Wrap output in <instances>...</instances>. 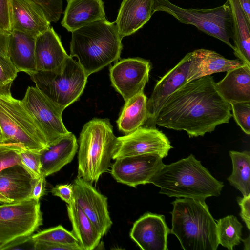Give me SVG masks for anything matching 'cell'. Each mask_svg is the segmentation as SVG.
Returning <instances> with one entry per match:
<instances>
[{
    "instance_id": "1",
    "label": "cell",
    "mask_w": 250,
    "mask_h": 250,
    "mask_svg": "<svg viewBox=\"0 0 250 250\" xmlns=\"http://www.w3.org/2000/svg\"><path fill=\"white\" fill-rule=\"evenodd\" d=\"M229 104L218 93L211 75L186 83L174 92L158 112L153 124L189 137L203 136L232 117Z\"/></svg>"
},
{
    "instance_id": "2",
    "label": "cell",
    "mask_w": 250,
    "mask_h": 250,
    "mask_svg": "<svg viewBox=\"0 0 250 250\" xmlns=\"http://www.w3.org/2000/svg\"><path fill=\"white\" fill-rule=\"evenodd\" d=\"M160 188L159 193L168 197L205 201L219 196L224 187L193 154L164 165L150 181Z\"/></svg>"
},
{
    "instance_id": "3",
    "label": "cell",
    "mask_w": 250,
    "mask_h": 250,
    "mask_svg": "<svg viewBox=\"0 0 250 250\" xmlns=\"http://www.w3.org/2000/svg\"><path fill=\"white\" fill-rule=\"evenodd\" d=\"M71 33L70 56L77 58L88 77L120 58L122 38L115 22L105 18Z\"/></svg>"
},
{
    "instance_id": "4",
    "label": "cell",
    "mask_w": 250,
    "mask_h": 250,
    "mask_svg": "<svg viewBox=\"0 0 250 250\" xmlns=\"http://www.w3.org/2000/svg\"><path fill=\"white\" fill-rule=\"evenodd\" d=\"M170 233L185 250H216L219 245L217 224L205 201L178 198L172 202Z\"/></svg>"
},
{
    "instance_id": "5",
    "label": "cell",
    "mask_w": 250,
    "mask_h": 250,
    "mask_svg": "<svg viewBox=\"0 0 250 250\" xmlns=\"http://www.w3.org/2000/svg\"><path fill=\"white\" fill-rule=\"evenodd\" d=\"M116 140L109 119L94 118L86 123L79 139L77 177L97 182L110 166Z\"/></svg>"
},
{
    "instance_id": "6",
    "label": "cell",
    "mask_w": 250,
    "mask_h": 250,
    "mask_svg": "<svg viewBox=\"0 0 250 250\" xmlns=\"http://www.w3.org/2000/svg\"><path fill=\"white\" fill-rule=\"evenodd\" d=\"M29 76L36 87L62 112L79 99L88 78L78 62L70 56L59 70L36 71Z\"/></svg>"
},
{
    "instance_id": "7",
    "label": "cell",
    "mask_w": 250,
    "mask_h": 250,
    "mask_svg": "<svg viewBox=\"0 0 250 250\" xmlns=\"http://www.w3.org/2000/svg\"><path fill=\"white\" fill-rule=\"evenodd\" d=\"M164 12L180 22L195 26L208 35L223 42L233 50L232 17L228 0L222 5L209 9L184 8L169 0H155L154 12Z\"/></svg>"
},
{
    "instance_id": "8",
    "label": "cell",
    "mask_w": 250,
    "mask_h": 250,
    "mask_svg": "<svg viewBox=\"0 0 250 250\" xmlns=\"http://www.w3.org/2000/svg\"><path fill=\"white\" fill-rule=\"evenodd\" d=\"M0 127L3 143L18 144L36 151L49 147L21 101L13 97L11 93L0 95Z\"/></svg>"
},
{
    "instance_id": "9",
    "label": "cell",
    "mask_w": 250,
    "mask_h": 250,
    "mask_svg": "<svg viewBox=\"0 0 250 250\" xmlns=\"http://www.w3.org/2000/svg\"><path fill=\"white\" fill-rule=\"evenodd\" d=\"M42 224L39 200L3 203L0 205V244L31 236Z\"/></svg>"
},
{
    "instance_id": "10",
    "label": "cell",
    "mask_w": 250,
    "mask_h": 250,
    "mask_svg": "<svg viewBox=\"0 0 250 250\" xmlns=\"http://www.w3.org/2000/svg\"><path fill=\"white\" fill-rule=\"evenodd\" d=\"M21 101L48 146L70 132L62 121V112L36 86H28Z\"/></svg>"
},
{
    "instance_id": "11",
    "label": "cell",
    "mask_w": 250,
    "mask_h": 250,
    "mask_svg": "<svg viewBox=\"0 0 250 250\" xmlns=\"http://www.w3.org/2000/svg\"><path fill=\"white\" fill-rule=\"evenodd\" d=\"M172 148L167 137L155 127H140L125 136L117 137L112 159L145 154L166 157Z\"/></svg>"
},
{
    "instance_id": "12",
    "label": "cell",
    "mask_w": 250,
    "mask_h": 250,
    "mask_svg": "<svg viewBox=\"0 0 250 250\" xmlns=\"http://www.w3.org/2000/svg\"><path fill=\"white\" fill-rule=\"evenodd\" d=\"M150 62L140 58H129L116 61L109 69L112 85L123 98L125 103L144 92L148 81Z\"/></svg>"
},
{
    "instance_id": "13",
    "label": "cell",
    "mask_w": 250,
    "mask_h": 250,
    "mask_svg": "<svg viewBox=\"0 0 250 250\" xmlns=\"http://www.w3.org/2000/svg\"><path fill=\"white\" fill-rule=\"evenodd\" d=\"M164 165L162 158L153 154L119 158L112 164L111 174L119 183L136 188L149 184L154 175Z\"/></svg>"
},
{
    "instance_id": "14",
    "label": "cell",
    "mask_w": 250,
    "mask_h": 250,
    "mask_svg": "<svg viewBox=\"0 0 250 250\" xmlns=\"http://www.w3.org/2000/svg\"><path fill=\"white\" fill-rule=\"evenodd\" d=\"M73 185V199L103 236L112 225L107 198L98 191L91 183L81 177H77Z\"/></svg>"
},
{
    "instance_id": "15",
    "label": "cell",
    "mask_w": 250,
    "mask_h": 250,
    "mask_svg": "<svg viewBox=\"0 0 250 250\" xmlns=\"http://www.w3.org/2000/svg\"><path fill=\"white\" fill-rule=\"evenodd\" d=\"M190 62L191 53L189 52L156 83L150 97L147 100L146 121H149L153 124L158 112L168 98L187 83Z\"/></svg>"
},
{
    "instance_id": "16",
    "label": "cell",
    "mask_w": 250,
    "mask_h": 250,
    "mask_svg": "<svg viewBox=\"0 0 250 250\" xmlns=\"http://www.w3.org/2000/svg\"><path fill=\"white\" fill-rule=\"evenodd\" d=\"M170 233L164 215L147 212L134 223L130 236L143 250H167Z\"/></svg>"
},
{
    "instance_id": "17",
    "label": "cell",
    "mask_w": 250,
    "mask_h": 250,
    "mask_svg": "<svg viewBox=\"0 0 250 250\" xmlns=\"http://www.w3.org/2000/svg\"><path fill=\"white\" fill-rule=\"evenodd\" d=\"M36 179L21 165L5 168L0 172V203L29 199Z\"/></svg>"
},
{
    "instance_id": "18",
    "label": "cell",
    "mask_w": 250,
    "mask_h": 250,
    "mask_svg": "<svg viewBox=\"0 0 250 250\" xmlns=\"http://www.w3.org/2000/svg\"><path fill=\"white\" fill-rule=\"evenodd\" d=\"M35 55L37 71L59 70L69 57L52 27L36 37Z\"/></svg>"
},
{
    "instance_id": "19",
    "label": "cell",
    "mask_w": 250,
    "mask_h": 250,
    "mask_svg": "<svg viewBox=\"0 0 250 250\" xmlns=\"http://www.w3.org/2000/svg\"><path fill=\"white\" fill-rule=\"evenodd\" d=\"M155 0H123L115 23L123 39L141 28L154 12Z\"/></svg>"
},
{
    "instance_id": "20",
    "label": "cell",
    "mask_w": 250,
    "mask_h": 250,
    "mask_svg": "<svg viewBox=\"0 0 250 250\" xmlns=\"http://www.w3.org/2000/svg\"><path fill=\"white\" fill-rule=\"evenodd\" d=\"M190 53L187 83L213 73L228 72L245 64L239 59L229 60L210 50L198 49Z\"/></svg>"
},
{
    "instance_id": "21",
    "label": "cell",
    "mask_w": 250,
    "mask_h": 250,
    "mask_svg": "<svg viewBox=\"0 0 250 250\" xmlns=\"http://www.w3.org/2000/svg\"><path fill=\"white\" fill-rule=\"evenodd\" d=\"M12 30L36 37L50 26L42 11L29 0H11Z\"/></svg>"
},
{
    "instance_id": "22",
    "label": "cell",
    "mask_w": 250,
    "mask_h": 250,
    "mask_svg": "<svg viewBox=\"0 0 250 250\" xmlns=\"http://www.w3.org/2000/svg\"><path fill=\"white\" fill-rule=\"evenodd\" d=\"M102 0H69L61 25L68 32L105 18Z\"/></svg>"
},
{
    "instance_id": "23",
    "label": "cell",
    "mask_w": 250,
    "mask_h": 250,
    "mask_svg": "<svg viewBox=\"0 0 250 250\" xmlns=\"http://www.w3.org/2000/svg\"><path fill=\"white\" fill-rule=\"evenodd\" d=\"M78 148L77 139L70 132L41 150L42 174L47 177L60 170L72 161Z\"/></svg>"
},
{
    "instance_id": "24",
    "label": "cell",
    "mask_w": 250,
    "mask_h": 250,
    "mask_svg": "<svg viewBox=\"0 0 250 250\" xmlns=\"http://www.w3.org/2000/svg\"><path fill=\"white\" fill-rule=\"evenodd\" d=\"M227 72L224 78L216 83L221 96L230 104L250 103V66L245 64Z\"/></svg>"
},
{
    "instance_id": "25",
    "label": "cell",
    "mask_w": 250,
    "mask_h": 250,
    "mask_svg": "<svg viewBox=\"0 0 250 250\" xmlns=\"http://www.w3.org/2000/svg\"><path fill=\"white\" fill-rule=\"evenodd\" d=\"M36 37L13 30L9 34L8 57L18 72L29 75L37 71L35 47Z\"/></svg>"
},
{
    "instance_id": "26",
    "label": "cell",
    "mask_w": 250,
    "mask_h": 250,
    "mask_svg": "<svg viewBox=\"0 0 250 250\" xmlns=\"http://www.w3.org/2000/svg\"><path fill=\"white\" fill-rule=\"evenodd\" d=\"M232 17L234 54L239 60L250 66V22L238 0H228Z\"/></svg>"
},
{
    "instance_id": "27",
    "label": "cell",
    "mask_w": 250,
    "mask_h": 250,
    "mask_svg": "<svg viewBox=\"0 0 250 250\" xmlns=\"http://www.w3.org/2000/svg\"><path fill=\"white\" fill-rule=\"evenodd\" d=\"M73 233L83 250L95 249L102 237L94 224L73 199L67 206Z\"/></svg>"
},
{
    "instance_id": "28",
    "label": "cell",
    "mask_w": 250,
    "mask_h": 250,
    "mask_svg": "<svg viewBox=\"0 0 250 250\" xmlns=\"http://www.w3.org/2000/svg\"><path fill=\"white\" fill-rule=\"evenodd\" d=\"M147 100L144 92H142L125 102L116 122L121 131L128 134L142 126L146 122Z\"/></svg>"
},
{
    "instance_id": "29",
    "label": "cell",
    "mask_w": 250,
    "mask_h": 250,
    "mask_svg": "<svg viewBox=\"0 0 250 250\" xmlns=\"http://www.w3.org/2000/svg\"><path fill=\"white\" fill-rule=\"evenodd\" d=\"M229 154L233 168L232 174L227 179L243 196H247L250 194V152L231 150Z\"/></svg>"
},
{
    "instance_id": "30",
    "label": "cell",
    "mask_w": 250,
    "mask_h": 250,
    "mask_svg": "<svg viewBox=\"0 0 250 250\" xmlns=\"http://www.w3.org/2000/svg\"><path fill=\"white\" fill-rule=\"evenodd\" d=\"M219 244L229 250L240 243L243 225L234 215H228L217 221Z\"/></svg>"
},
{
    "instance_id": "31",
    "label": "cell",
    "mask_w": 250,
    "mask_h": 250,
    "mask_svg": "<svg viewBox=\"0 0 250 250\" xmlns=\"http://www.w3.org/2000/svg\"><path fill=\"white\" fill-rule=\"evenodd\" d=\"M31 238L33 241L41 240L72 246L79 248L81 250H83L73 233L67 230L62 225L33 234Z\"/></svg>"
},
{
    "instance_id": "32",
    "label": "cell",
    "mask_w": 250,
    "mask_h": 250,
    "mask_svg": "<svg viewBox=\"0 0 250 250\" xmlns=\"http://www.w3.org/2000/svg\"><path fill=\"white\" fill-rule=\"evenodd\" d=\"M40 151L26 149L22 147L19 150L21 165L35 179L42 174Z\"/></svg>"
},
{
    "instance_id": "33",
    "label": "cell",
    "mask_w": 250,
    "mask_h": 250,
    "mask_svg": "<svg viewBox=\"0 0 250 250\" xmlns=\"http://www.w3.org/2000/svg\"><path fill=\"white\" fill-rule=\"evenodd\" d=\"M21 147L18 144L0 143V172L9 167L21 165L19 150Z\"/></svg>"
},
{
    "instance_id": "34",
    "label": "cell",
    "mask_w": 250,
    "mask_h": 250,
    "mask_svg": "<svg viewBox=\"0 0 250 250\" xmlns=\"http://www.w3.org/2000/svg\"><path fill=\"white\" fill-rule=\"evenodd\" d=\"M43 12L49 22H57L62 12V0H29Z\"/></svg>"
},
{
    "instance_id": "35",
    "label": "cell",
    "mask_w": 250,
    "mask_h": 250,
    "mask_svg": "<svg viewBox=\"0 0 250 250\" xmlns=\"http://www.w3.org/2000/svg\"><path fill=\"white\" fill-rule=\"evenodd\" d=\"M18 73L10 59L0 62V95L11 93V85Z\"/></svg>"
},
{
    "instance_id": "36",
    "label": "cell",
    "mask_w": 250,
    "mask_h": 250,
    "mask_svg": "<svg viewBox=\"0 0 250 250\" xmlns=\"http://www.w3.org/2000/svg\"><path fill=\"white\" fill-rule=\"evenodd\" d=\"M232 116L237 125L247 135L250 134V103L230 104Z\"/></svg>"
},
{
    "instance_id": "37",
    "label": "cell",
    "mask_w": 250,
    "mask_h": 250,
    "mask_svg": "<svg viewBox=\"0 0 250 250\" xmlns=\"http://www.w3.org/2000/svg\"><path fill=\"white\" fill-rule=\"evenodd\" d=\"M12 27L11 0H0V30L9 34Z\"/></svg>"
},
{
    "instance_id": "38",
    "label": "cell",
    "mask_w": 250,
    "mask_h": 250,
    "mask_svg": "<svg viewBox=\"0 0 250 250\" xmlns=\"http://www.w3.org/2000/svg\"><path fill=\"white\" fill-rule=\"evenodd\" d=\"M51 192L53 195L60 197L68 204L73 199V184L57 185L51 189Z\"/></svg>"
},
{
    "instance_id": "39",
    "label": "cell",
    "mask_w": 250,
    "mask_h": 250,
    "mask_svg": "<svg viewBox=\"0 0 250 250\" xmlns=\"http://www.w3.org/2000/svg\"><path fill=\"white\" fill-rule=\"evenodd\" d=\"M33 250H81L79 248L51 242L33 241Z\"/></svg>"
},
{
    "instance_id": "40",
    "label": "cell",
    "mask_w": 250,
    "mask_h": 250,
    "mask_svg": "<svg viewBox=\"0 0 250 250\" xmlns=\"http://www.w3.org/2000/svg\"><path fill=\"white\" fill-rule=\"evenodd\" d=\"M238 203L241 208L240 216L245 223L248 229H250V194L237 198Z\"/></svg>"
},
{
    "instance_id": "41",
    "label": "cell",
    "mask_w": 250,
    "mask_h": 250,
    "mask_svg": "<svg viewBox=\"0 0 250 250\" xmlns=\"http://www.w3.org/2000/svg\"><path fill=\"white\" fill-rule=\"evenodd\" d=\"M45 178L46 177L42 174L36 179L30 198L39 200L44 195L46 186Z\"/></svg>"
},
{
    "instance_id": "42",
    "label": "cell",
    "mask_w": 250,
    "mask_h": 250,
    "mask_svg": "<svg viewBox=\"0 0 250 250\" xmlns=\"http://www.w3.org/2000/svg\"><path fill=\"white\" fill-rule=\"evenodd\" d=\"M9 34L0 30V53L7 57Z\"/></svg>"
},
{
    "instance_id": "43",
    "label": "cell",
    "mask_w": 250,
    "mask_h": 250,
    "mask_svg": "<svg viewBox=\"0 0 250 250\" xmlns=\"http://www.w3.org/2000/svg\"><path fill=\"white\" fill-rule=\"evenodd\" d=\"M248 21L250 22V0H238Z\"/></svg>"
},
{
    "instance_id": "44",
    "label": "cell",
    "mask_w": 250,
    "mask_h": 250,
    "mask_svg": "<svg viewBox=\"0 0 250 250\" xmlns=\"http://www.w3.org/2000/svg\"><path fill=\"white\" fill-rule=\"evenodd\" d=\"M241 241H242L243 242H244V250H250V235H249V236L244 239H243L241 238Z\"/></svg>"
},
{
    "instance_id": "45",
    "label": "cell",
    "mask_w": 250,
    "mask_h": 250,
    "mask_svg": "<svg viewBox=\"0 0 250 250\" xmlns=\"http://www.w3.org/2000/svg\"><path fill=\"white\" fill-rule=\"evenodd\" d=\"M8 57L5 56L0 53V62L5 61L9 60Z\"/></svg>"
},
{
    "instance_id": "46",
    "label": "cell",
    "mask_w": 250,
    "mask_h": 250,
    "mask_svg": "<svg viewBox=\"0 0 250 250\" xmlns=\"http://www.w3.org/2000/svg\"><path fill=\"white\" fill-rule=\"evenodd\" d=\"M0 143H3V138H2V135L0 127Z\"/></svg>"
},
{
    "instance_id": "47",
    "label": "cell",
    "mask_w": 250,
    "mask_h": 250,
    "mask_svg": "<svg viewBox=\"0 0 250 250\" xmlns=\"http://www.w3.org/2000/svg\"><path fill=\"white\" fill-rule=\"evenodd\" d=\"M66 0L67 1H69V0Z\"/></svg>"
}]
</instances>
